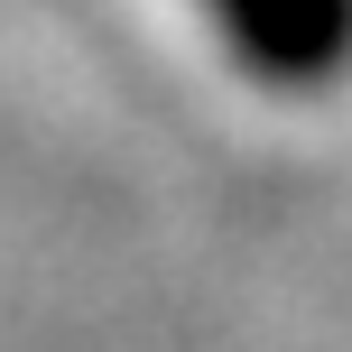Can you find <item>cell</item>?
<instances>
[{"mask_svg": "<svg viewBox=\"0 0 352 352\" xmlns=\"http://www.w3.org/2000/svg\"><path fill=\"white\" fill-rule=\"evenodd\" d=\"M204 10L260 84L316 93L352 74V0H204Z\"/></svg>", "mask_w": 352, "mask_h": 352, "instance_id": "cell-1", "label": "cell"}]
</instances>
